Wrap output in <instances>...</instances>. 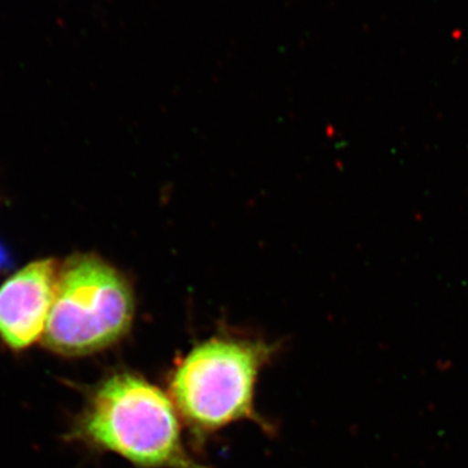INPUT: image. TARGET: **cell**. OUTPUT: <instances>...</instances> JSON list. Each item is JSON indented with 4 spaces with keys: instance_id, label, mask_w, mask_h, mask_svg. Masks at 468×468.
Listing matches in <instances>:
<instances>
[{
    "instance_id": "5",
    "label": "cell",
    "mask_w": 468,
    "mask_h": 468,
    "mask_svg": "<svg viewBox=\"0 0 468 468\" xmlns=\"http://www.w3.org/2000/svg\"><path fill=\"white\" fill-rule=\"evenodd\" d=\"M12 267V258L8 249L0 242V272Z\"/></svg>"
},
{
    "instance_id": "3",
    "label": "cell",
    "mask_w": 468,
    "mask_h": 468,
    "mask_svg": "<svg viewBox=\"0 0 468 468\" xmlns=\"http://www.w3.org/2000/svg\"><path fill=\"white\" fill-rule=\"evenodd\" d=\"M270 356V346L254 341L217 337L197 345L172 374V401L203 432L255 418V383Z\"/></svg>"
},
{
    "instance_id": "2",
    "label": "cell",
    "mask_w": 468,
    "mask_h": 468,
    "mask_svg": "<svg viewBox=\"0 0 468 468\" xmlns=\"http://www.w3.org/2000/svg\"><path fill=\"white\" fill-rule=\"evenodd\" d=\"M134 316L125 277L97 255H75L61 267L46 346L63 356H88L122 340Z\"/></svg>"
},
{
    "instance_id": "4",
    "label": "cell",
    "mask_w": 468,
    "mask_h": 468,
    "mask_svg": "<svg viewBox=\"0 0 468 468\" xmlns=\"http://www.w3.org/2000/svg\"><path fill=\"white\" fill-rule=\"evenodd\" d=\"M55 261L27 264L0 286V337L23 350L45 335L58 284Z\"/></svg>"
},
{
    "instance_id": "1",
    "label": "cell",
    "mask_w": 468,
    "mask_h": 468,
    "mask_svg": "<svg viewBox=\"0 0 468 468\" xmlns=\"http://www.w3.org/2000/svg\"><path fill=\"white\" fill-rule=\"evenodd\" d=\"M80 433L143 468H206L187 454L174 402L132 372H119L95 390Z\"/></svg>"
}]
</instances>
